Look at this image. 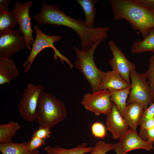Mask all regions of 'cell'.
I'll return each mask as SVG.
<instances>
[{"mask_svg": "<svg viewBox=\"0 0 154 154\" xmlns=\"http://www.w3.org/2000/svg\"><path fill=\"white\" fill-rule=\"evenodd\" d=\"M108 45L113 56V58L109 61L110 65L113 70L117 72L130 85V74L132 70L135 69V64L126 58L114 40H109Z\"/></svg>", "mask_w": 154, "mask_h": 154, "instance_id": "10", "label": "cell"}, {"mask_svg": "<svg viewBox=\"0 0 154 154\" xmlns=\"http://www.w3.org/2000/svg\"><path fill=\"white\" fill-rule=\"evenodd\" d=\"M136 1L140 4L154 11V0H136Z\"/></svg>", "mask_w": 154, "mask_h": 154, "instance_id": "31", "label": "cell"}, {"mask_svg": "<svg viewBox=\"0 0 154 154\" xmlns=\"http://www.w3.org/2000/svg\"><path fill=\"white\" fill-rule=\"evenodd\" d=\"M129 76L131 89L127 104L138 102L145 110L154 102V97L151 93L146 75L145 73H138L134 69L130 72Z\"/></svg>", "mask_w": 154, "mask_h": 154, "instance_id": "6", "label": "cell"}, {"mask_svg": "<svg viewBox=\"0 0 154 154\" xmlns=\"http://www.w3.org/2000/svg\"><path fill=\"white\" fill-rule=\"evenodd\" d=\"M50 130L47 128L39 127L34 131L32 136L45 140L50 137Z\"/></svg>", "mask_w": 154, "mask_h": 154, "instance_id": "29", "label": "cell"}, {"mask_svg": "<svg viewBox=\"0 0 154 154\" xmlns=\"http://www.w3.org/2000/svg\"><path fill=\"white\" fill-rule=\"evenodd\" d=\"M29 142L23 143L11 142L0 144V151L2 154H39L38 149L30 151L28 148Z\"/></svg>", "mask_w": 154, "mask_h": 154, "instance_id": "18", "label": "cell"}, {"mask_svg": "<svg viewBox=\"0 0 154 154\" xmlns=\"http://www.w3.org/2000/svg\"><path fill=\"white\" fill-rule=\"evenodd\" d=\"M68 111L64 104L52 94L43 91L38 102L36 120L39 127L51 129L66 118Z\"/></svg>", "mask_w": 154, "mask_h": 154, "instance_id": "3", "label": "cell"}, {"mask_svg": "<svg viewBox=\"0 0 154 154\" xmlns=\"http://www.w3.org/2000/svg\"><path fill=\"white\" fill-rule=\"evenodd\" d=\"M145 74L148 80L151 93L154 97V54L149 58V68Z\"/></svg>", "mask_w": 154, "mask_h": 154, "instance_id": "25", "label": "cell"}, {"mask_svg": "<svg viewBox=\"0 0 154 154\" xmlns=\"http://www.w3.org/2000/svg\"><path fill=\"white\" fill-rule=\"evenodd\" d=\"M84 12L86 26L90 28H94L95 19L96 14L94 4L98 0H76Z\"/></svg>", "mask_w": 154, "mask_h": 154, "instance_id": "23", "label": "cell"}, {"mask_svg": "<svg viewBox=\"0 0 154 154\" xmlns=\"http://www.w3.org/2000/svg\"><path fill=\"white\" fill-rule=\"evenodd\" d=\"M104 40H98L86 50L73 46L77 58L74 62L75 66L89 82L92 92L100 90V83L106 73L98 68L94 60V53L96 48Z\"/></svg>", "mask_w": 154, "mask_h": 154, "instance_id": "4", "label": "cell"}, {"mask_svg": "<svg viewBox=\"0 0 154 154\" xmlns=\"http://www.w3.org/2000/svg\"><path fill=\"white\" fill-rule=\"evenodd\" d=\"M45 140L32 136L29 142L28 148L31 151L38 149L45 144Z\"/></svg>", "mask_w": 154, "mask_h": 154, "instance_id": "28", "label": "cell"}, {"mask_svg": "<svg viewBox=\"0 0 154 154\" xmlns=\"http://www.w3.org/2000/svg\"><path fill=\"white\" fill-rule=\"evenodd\" d=\"M93 147L88 146L85 143L78 145L70 149H66L59 146L54 147L47 146L45 147L44 150L47 154H85L90 153Z\"/></svg>", "mask_w": 154, "mask_h": 154, "instance_id": "19", "label": "cell"}, {"mask_svg": "<svg viewBox=\"0 0 154 154\" xmlns=\"http://www.w3.org/2000/svg\"><path fill=\"white\" fill-rule=\"evenodd\" d=\"M43 91L42 86L32 83L28 84L25 89L18 104V110L26 121L33 122L36 120L38 100Z\"/></svg>", "mask_w": 154, "mask_h": 154, "instance_id": "7", "label": "cell"}, {"mask_svg": "<svg viewBox=\"0 0 154 154\" xmlns=\"http://www.w3.org/2000/svg\"><path fill=\"white\" fill-rule=\"evenodd\" d=\"M114 144V150L121 154H127L129 152L136 149L150 151L154 149L153 144L143 139L136 130L129 129L119 139V141Z\"/></svg>", "mask_w": 154, "mask_h": 154, "instance_id": "12", "label": "cell"}, {"mask_svg": "<svg viewBox=\"0 0 154 154\" xmlns=\"http://www.w3.org/2000/svg\"><path fill=\"white\" fill-rule=\"evenodd\" d=\"M10 1V0H0V12L8 11Z\"/></svg>", "mask_w": 154, "mask_h": 154, "instance_id": "33", "label": "cell"}, {"mask_svg": "<svg viewBox=\"0 0 154 154\" xmlns=\"http://www.w3.org/2000/svg\"><path fill=\"white\" fill-rule=\"evenodd\" d=\"M116 154H121L120 152L117 151H114Z\"/></svg>", "mask_w": 154, "mask_h": 154, "instance_id": "34", "label": "cell"}, {"mask_svg": "<svg viewBox=\"0 0 154 154\" xmlns=\"http://www.w3.org/2000/svg\"><path fill=\"white\" fill-rule=\"evenodd\" d=\"M106 115V129L111 133L114 139H119L129 129L113 103L110 111Z\"/></svg>", "mask_w": 154, "mask_h": 154, "instance_id": "13", "label": "cell"}, {"mask_svg": "<svg viewBox=\"0 0 154 154\" xmlns=\"http://www.w3.org/2000/svg\"><path fill=\"white\" fill-rule=\"evenodd\" d=\"M147 141L153 144L154 142V127L146 130Z\"/></svg>", "mask_w": 154, "mask_h": 154, "instance_id": "32", "label": "cell"}, {"mask_svg": "<svg viewBox=\"0 0 154 154\" xmlns=\"http://www.w3.org/2000/svg\"><path fill=\"white\" fill-rule=\"evenodd\" d=\"M41 4V9L34 17V20L40 25H62L72 29L79 36L83 50H88L94 43L108 37L110 28L108 27L89 28L86 25L85 21L68 16L58 6L44 1Z\"/></svg>", "mask_w": 154, "mask_h": 154, "instance_id": "1", "label": "cell"}, {"mask_svg": "<svg viewBox=\"0 0 154 154\" xmlns=\"http://www.w3.org/2000/svg\"><path fill=\"white\" fill-rule=\"evenodd\" d=\"M139 125L140 129L138 134L143 139L147 141L146 130L154 127V117L141 122Z\"/></svg>", "mask_w": 154, "mask_h": 154, "instance_id": "27", "label": "cell"}, {"mask_svg": "<svg viewBox=\"0 0 154 154\" xmlns=\"http://www.w3.org/2000/svg\"><path fill=\"white\" fill-rule=\"evenodd\" d=\"M87 110L99 116L106 115L110 111L113 102L110 99V93L108 90H99L84 94L81 102Z\"/></svg>", "mask_w": 154, "mask_h": 154, "instance_id": "8", "label": "cell"}, {"mask_svg": "<svg viewBox=\"0 0 154 154\" xmlns=\"http://www.w3.org/2000/svg\"><path fill=\"white\" fill-rule=\"evenodd\" d=\"M26 48L25 40L19 28L0 35V58L11 59L15 54Z\"/></svg>", "mask_w": 154, "mask_h": 154, "instance_id": "9", "label": "cell"}, {"mask_svg": "<svg viewBox=\"0 0 154 154\" xmlns=\"http://www.w3.org/2000/svg\"><path fill=\"white\" fill-rule=\"evenodd\" d=\"M154 117V102L151 104L147 109L143 110L141 116L140 123L145 120Z\"/></svg>", "mask_w": 154, "mask_h": 154, "instance_id": "30", "label": "cell"}, {"mask_svg": "<svg viewBox=\"0 0 154 154\" xmlns=\"http://www.w3.org/2000/svg\"><path fill=\"white\" fill-rule=\"evenodd\" d=\"M110 3L114 20H125L143 38L154 29V11L136 0H110Z\"/></svg>", "mask_w": 154, "mask_h": 154, "instance_id": "2", "label": "cell"}, {"mask_svg": "<svg viewBox=\"0 0 154 154\" xmlns=\"http://www.w3.org/2000/svg\"><path fill=\"white\" fill-rule=\"evenodd\" d=\"M131 89L130 86L122 90H110L111 101L116 106L117 110L123 117L127 105V100Z\"/></svg>", "mask_w": 154, "mask_h": 154, "instance_id": "20", "label": "cell"}, {"mask_svg": "<svg viewBox=\"0 0 154 154\" xmlns=\"http://www.w3.org/2000/svg\"><path fill=\"white\" fill-rule=\"evenodd\" d=\"M106 128L103 123L99 122L94 123L91 127L92 134L97 138H104L106 135Z\"/></svg>", "mask_w": 154, "mask_h": 154, "instance_id": "26", "label": "cell"}, {"mask_svg": "<svg viewBox=\"0 0 154 154\" xmlns=\"http://www.w3.org/2000/svg\"><path fill=\"white\" fill-rule=\"evenodd\" d=\"M19 75V70L11 59L0 58V85H11V82Z\"/></svg>", "mask_w": 154, "mask_h": 154, "instance_id": "15", "label": "cell"}, {"mask_svg": "<svg viewBox=\"0 0 154 154\" xmlns=\"http://www.w3.org/2000/svg\"><path fill=\"white\" fill-rule=\"evenodd\" d=\"M33 28L36 33V38L32 44V47L30 54L23 64L25 72L26 73L29 70L35 59L39 53L43 49L47 48H52L54 51V60H56L59 58L62 63H64V62H65L68 65L70 68L72 69L74 66L70 60L62 54L54 46V43L61 40L62 37L58 35H46L36 25L33 26Z\"/></svg>", "mask_w": 154, "mask_h": 154, "instance_id": "5", "label": "cell"}, {"mask_svg": "<svg viewBox=\"0 0 154 154\" xmlns=\"http://www.w3.org/2000/svg\"><path fill=\"white\" fill-rule=\"evenodd\" d=\"M131 51L134 54L151 52L154 54V29L142 40H134L131 46Z\"/></svg>", "mask_w": 154, "mask_h": 154, "instance_id": "17", "label": "cell"}, {"mask_svg": "<svg viewBox=\"0 0 154 154\" xmlns=\"http://www.w3.org/2000/svg\"><path fill=\"white\" fill-rule=\"evenodd\" d=\"M130 86L116 71L106 72L100 86V90H120L126 89Z\"/></svg>", "mask_w": 154, "mask_h": 154, "instance_id": "14", "label": "cell"}, {"mask_svg": "<svg viewBox=\"0 0 154 154\" xmlns=\"http://www.w3.org/2000/svg\"><path fill=\"white\" fill-rule=\"evenodd\" d=\"M18 23L13 10L0 12V35L12 31Z\"/></svg>", "mask_w": 154, "mask_h": 154, "instance_id": "21", "label": "cell"}, {"mask_svg": "<svg viewBox=\"0 0 154 154\" xmlns=\"http://www.w3.org/2000/svg\"><path fill=\"white\" fill-rule=\"evenodd\" d=\"M127 104L123 117L130 129L136 130L140 124L143 108L141 104L137 102Z\"/></svg>", "mask_w": 154, "mask_h": 154, "instance_id": "16", "label": "cell"}, {"mask_svg": "<svg viewBox=\"0 0 154 154\" xmlns=\"http://www.w3.org/2000/svg\"><path fill=\"white\" fill-rule=\"evenodd\" d=\"M21 126L18 123L11 121L3 124L0 125V144L11 142L12 139Z\"/></svg>", "mask_w": 154, "mask_h": 154, "instance_id": "22", "label": "cell"}, {"mask_svg": "<svg viewBox=\"0 0 154 154\" xmlns=\"http://www.w3.org/2000/svg\"><path fill=\"white\" fill-rule=\"evenodd\" d=\"M33 4V2L31 0L26 1L23 3L16 2L13 10L19 25V28L25 37L27 48L31 50L30 45H32L35 40L33 36V30L31 27L29 15V9Z\"/></svg>", "mask_w": 154, "mask_h": 154, "instance_id": "11", "label": "cell"}, {"mask_svg": "<svg viewBox=\"0 0 154 154\" xmlns=\"http://www.w3.org/2000/svg\"><path fill=\"white\" fill-rule=\"evenodd\" d=\"M114 150V144L99 141L95 143L93 150L89 154H106L109 151Z\"/></svg>", "mask_w": 154, "mask_h": 154, "instance_id": "24", "label": "cell"}]
</instances>
